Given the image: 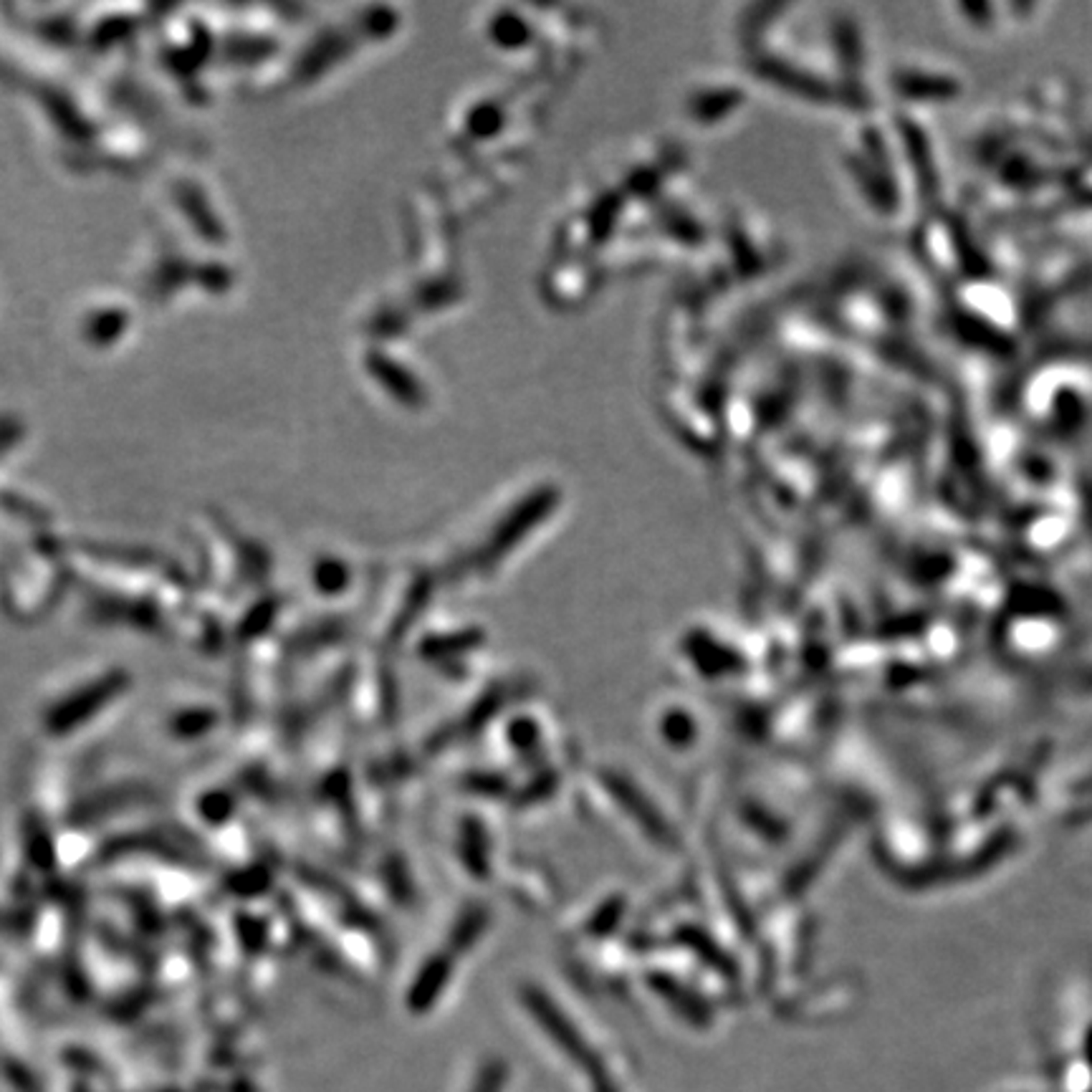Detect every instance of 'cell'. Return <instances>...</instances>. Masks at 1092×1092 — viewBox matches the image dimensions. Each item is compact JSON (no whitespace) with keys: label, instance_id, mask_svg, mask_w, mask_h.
Listing matches in <instances>:
<instances>
[{"label":"cell","instance_id":"obj_1","mask_svg":"<svg viewBox=\"0 0 1092 1092\" xmlns=\"http://www.w3.org/2000/svg\"><path fill=\"white\" fill-rule=\"evenodd\" d=\"M117 690L119 681H99V683L89 685V690L79 693V696H72L63 706H59V708L54 711V715L48 718V726L54 728V731H66V728L73 726V724L89 718V715L97 711L99 703L104 706Z\"/></svg>","mask_w":1092,"mask_h":1092}]
</instances>
